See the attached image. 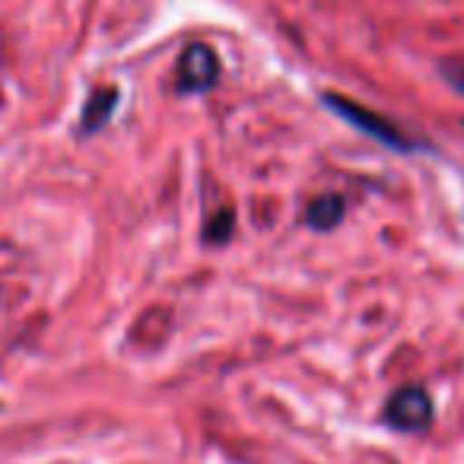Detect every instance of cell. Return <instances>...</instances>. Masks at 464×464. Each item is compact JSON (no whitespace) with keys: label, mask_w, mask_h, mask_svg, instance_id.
Segmentation results:
<instances>
[{"label":"cell","mask_w":464,"mask_h":464,"mask_svg":"<svg viewBox=\"0 0 464 464\" xmlns=\"http://www.w3.org/2000/svg\"><path fill=\"white\" fill-rule=\"evenodd\" d=\"M324 105H328L331 111H334L337 118H343V121L350 124V128H356L360 134L372 137V140L385 143V147L398 150V153H413V150L420 147L417 140H413L411 134H404V130L398 128V124L392 121V118L379 115V111L366 109V105H360L356 99H347V96H337V92H324Z\"/></svg>","instance_id":"obj_1"},{"label":"cell","mask_w":464,"mask_h":464,"mask_svg":"<svg viewBox=\"0 0 464 464\" xmlns=\"http://www.w3.org/2000/svg\"><path fill=\"white\" fill-rule=\"evenodd\" d=\"M385 423L401 432H423L432 423V398L426 388L404 385L385 401Z\"/></svg>","instance_id":"obj_2"},{"label":"cell","mask_w":464,"mask_h":464,"mask_svg":"<svg viewBox=\"0 0 464 464\" xmlns=\"http://www.w3.org/2000/svg\"><path fill=\"white\" fill-rule=\"evenodd\" d=\"M219 83V58L210 45L198 42L188 45L175 67V90L179 92H210Z\"/></svg>","instance_id":"obj_3"},{"label":"cell","mask_w":464,"mask_h":464,"mask_svg":"<svg viewBox=\"0 0 464 464\" xmlns=\"http://www.w3.org/2000/svg\"><path fill=\"white\" fill-rule=\"evenodd\" d=\"M118 105V90H99L92 92V99L86 102L83 109V118H80V137H90V134H99V130L109 124L111 111Z\"/></svg>","instance_id":"obj_4"},{"label":"cell","mask_w":464,"mask_h":464,"mask_svg":"<svg viewBox=\"0 0 464 464\" xmlns=\"http://www.w3.org/2000/svg\"><path fill=\"white\" fill-rule=\"evenodd\" d=\"M343 213H347V204H343L341 194H322V198H315L305 207V223L312 229L324 232V229H334L343 219Z\"/></svg>","instance_id":"obj_5"},{"label":"cell","mask_w":464,"mask_h":464,"mask_svg":"<svg viewBox=\"0 0 464 464\" xmlns=\"http://www.w3.org/2000/svg\"><path fill=\"white\" fill-rule=\"evenodd\" d=\"M232 223H236V210L232 207H219L213 217H207L204 223V242L207 246H223L232 239Z\"/></svg>","instance_id":"obj_6"},{"label":"cell","mask_w":464,"mask_h":464,"mask_svg":"<svg viewBox=\"0 0 464 464\" xmlns=\"http://www.w3.org/2000/svg\"><path fill=\"white\" fill-rule=\"evenodd\" d=\"M442 77L449 80L451 90L464 92V61H449V64H442Z\"/></svg>","instance_id":"obj_7"}]
</instances>
